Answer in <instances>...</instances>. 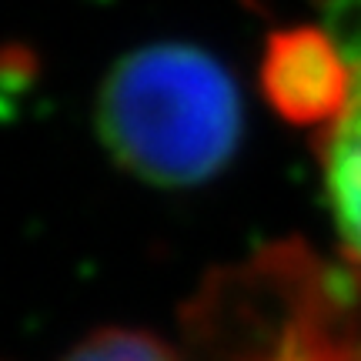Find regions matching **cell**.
<instances>
[{
  "label": "cell",
  "instance_id": "7a4b0ae2",
  "mask_svg": "<svg viewBox=\"0 0 361 361\" xmlns=\"http://www.w3.org/2000/svg\"><path fill=\"white\" fill-rule=\"evenodd\" d=\"M94 124L121 171L154 188H197L231 164L245 114L218 57L194 44H147L107 71Z\"/></svg>",
  "mask_w": 361,
  "mask_h": 361
},
{
  "label": "cell",
  "instance_id": "3957f363",
  "mask_svg": "<svg viewBox=\"0 0 361 361\" xmlns=\"http://www.w3.org/2000/svg\"><path fill=\"white\" fill-rule=\"evenodd\" d=\"M258 80L281 121L324 130L345 114L358 74L324 27L295 24L268 34Z\"/></svg>",
  "mask_w": 361,
  "mask_h": 361
},
{
  "label": "cell",
  "instance_id": "277c9868",
  "mask_svg": "<svg viewBox=\"0 0 361 361\" xmlns=\"http://www.w3.org/2000/svg\"><path fill=\"white\" fill-rule=\"evenodd\" d=\"M314 151L322 164L324 204L335 224L341 261L361 274V74L345 114L318 130Z\"/></svg>",
  "mask_w": 361,
  "mask_h": 361
},
{
  "label": "cell",
  "instance_id": "5b68a950",
  "mask_svg": "<svg viewBox=\"0 0 361 361\" xmlns=\"http://www.w3.org/2000/svg\"><path fill=\"white\" fill-rule=\"evenodd\" d=\"M61 361H188L180 345L141 328H101L78 341Z\"/></svg>",
  "mask_w": 361,
  "mask_h": 361
},
{
  "label": "cell",
  "instance_id": "6da1fadb",
  "mask_svg": "<svg viewBox=\"0 0 361 361\" xmlns=\"http://www.w3.org/2000/svg\"><path fill=\"white\" fill-rule=\"evenodd\" d=\"M188 361H361V274L278 241L207 274L180 311Z\"/></svg>",
  "mask_w": 361,
  "mask_h": 361
}]
</instances>
